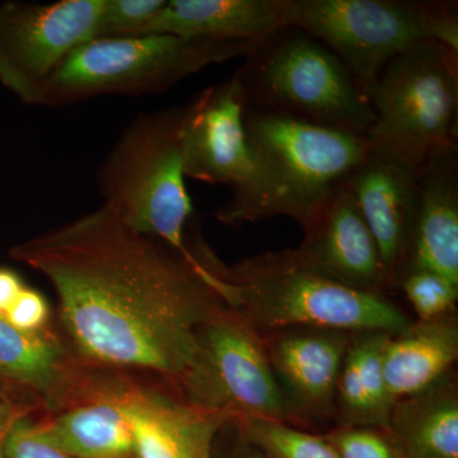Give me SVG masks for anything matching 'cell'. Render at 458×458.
I'll return each instance as SVG.
<instances>
[{"label": "cell", "mask_w": 458, "mask_h": 458, "mask_svg": "<svg viewBox=\"0 0 458 458\" xmlns=\"http://www.w3.org/2000/svg\"><path fill=\"white\" fill-rule=\"evenodd\" d=\"M303 234L295 251L319 273L370 293L386 294L393 288L375 238L344 183Z\"/></svg>", "instance_id": "2e32d148"}, {"label": "cell", "mask_w": 458, "mask_h": 458, "mask_svg": "<svg viewBox=\"0 0 458 458\" xmlns=\"http://www.w3.org/2000/svg\"><path fill=\"white\" fill-rule=\"evenodd\" d=\"M232 75L246 108L366 135L375 113L351 71L327 45L284 26L255 41Z\"/></svg>", "instance_id": "3957f363"}, {"label": "cell", "mask_w": 458, "mask_h": 458, "mask_svg": "<svg viewBox=\"0 0 458 458\" xmlns=\"http://www.w3.org/2000/svg\"><path fill=\"white\" fill-rule=\"evenodd\" d=\"M181 252L138 233L110 209L18 243L13 260L55 289L63 334L90 366L143 372L176 390L204 322L225 304L210 283L200 238Z\"/></svg>", "instance_id": "6da1fadb"}, {"label": "cell", "mask_w": 458, "mask_h": 458, "mask_svg": "<svg viewBox=\"0 0 458 458\" xmlns=\"http://www.w3.org/2000/svg\"><path fill=\"white\" fill-rule=\"evenodd\" d=\"M286 25L342 59L366 95L394 56L424 42L458 51L457 2L286 0Z\"/></svg>", "instance_id": "52a82bcc"}, {"label": "cell", "mask_w": 458, "mask_h": 458, "mask_svg": "<svg viewBox=\"0 0 458 458\" xmlns=\"http://www.w3.org/2000/svg\"><path fill=\"white\" fill-rule=\"evenodd\" d=\"M388 432L403 458H458V386L454 370L397 400Z\"/></svg>", "instance_id": "44dd1931"}, {"label": "cell", "mask_w": 458, "mask_h": 458, "mask_svg": "<svg viewBox=\"0 0 458 458\" xmlns=\"http://www.w3.org/2000/svg\"><path fill=\"white\" fill-rule=\"evenodd\" d=\"M231 432L233 434V443H232L231 451L225 458H270L261 450H259L252 443L247 442L245 438L240 436L236 428L229 423Z\"/></svg>", "instance_id": "f546056e"}, {"label": "cell", "mask_w": 458, "mask_h": 458, "mask_svg": "<svg viewBox=\"0 0 458 458\" xmlns=\"http://www.w3.org/2000/svg\"><path fill=\"white\" fill-rule=\"evenodd\" d=\"M457 358V315L412 322L406 330L388 337L382 363L393 403L441 379L454 370Z\"/></svg>", "instance_id": "ffe728a7"}, {"label": "cell", "mask_w": 458, "mask_h": 458, "mask_svg": "<svg viewBox=\"0 0 458 458\" xmlns=\"http://www.w3.org/2000/svg\"><path fill=\"white\" fill-rule=\"evenodd\" d=\"M352 334L316 327L261 334L276 382L303 429L335 418L337 381Z\"/></svg>", "instance_id": "5bb4252c"}, {"label": "cell", "mask_w": 458, "mask_h": 458, "mask_svg": "<svg viewBox=\"0 0 458 458\" xmlns=\"http://www.w3.org/2000/svg\"><path fill=\"white\" fill-rule=\"evenodd\" d=\"M375 122L366 138L423 165L457 146L458 51L439 42L394 56L366 92Z\"/></svg>", "instance_id": "ba28073f"}, {"label": "cell", "mask_w": 458, "mask_h": 458, "mask_svg": "<svg viewBox=\"0 0 458 458\" xmlns=\"http://www.w3.org/2000/svg\"><path fill=\"white\" fill-rule=\"evenodd\" d=\"M411 304L418 321H434L457 315L458 286L428 270H411L394 280Z\"/></svg>", "instance_id": "cb8c5ba5"}, {"label": "cell", "mask_w": 458, "mask_h": 458, "mask_svg": "<svg viewBox=\"0 0 458 458\" xmlns=\"http://www.w3.org/2000/svg\"><path fill=\"white\" fill-rule=\"evenodd\" d=\"M165 4V0H105L98 38L141 35Z\"/></svg>", "instance_id": "4316f807"}, {"label": "cell", "mask_w": 458, "mask_h": 458, "mask_svg": "<svg viewBox=\"0 0 458 458\" xmlns=\"http://www.w3.org/2000/svg\"><path fill=\"white\" fill-rule=\"evenodd\" d=\"M286 25V0H165L144 33L258 41Z\"/></svg>", "instance_id": "d6986e66"}, {"label": "cell", "mask_w": 458, "mask_h": 458, "mask_svg": "<svg viewBox=\"0 0 458 458\" xmlns=\"http://www.w3.org/2000/svg\"><path fill=\"white\" fill-rule=\"evenodd\" d=\"M339 458H403L388 430L372 427H334L324 434Z\"/></svg>", "instance_id": "484cf974"}, {"label": "cell", "mask_w": 458, "mask_h": 458, "mask_svg": "<svg viewBox=\"0 0 458 458\" xmlns=\"http://www.w3.org/2000/svg\"><path fill=\"white\" fill-rule=\"evenodd\" d=\"M0 458H5L4 452L2 450V443H0Z\"/></svg>", "instance_id": "1f68e13d"}, {"label": "cell", "mask_w": 458, "mask_h": 458, "mask_svg": "<svg viewBox=\"0 0 458 458\" xmlns=\"http://www.w3.org/2000/svg\"><path fill=\"white\" fill-rule=\"evenodd\" d=\"M243 123L260 168L245 225L282 216L303 231L370 147L366 135L251 108Z\"/></svg>", "instance_id": "277c9868"}, {"label": "cell", "mask_w": 458, "mask_h": 458, "mask_svg": "<svg viewBox=\"0 0 458 458\" xmlns=\"http://www.w3.org/2000/svg\"><path fill=\"white\" fill-rule=\"evenodd\" d=\"M245 110L242 92L231 77L185 105L181 129L185 176L231 186L232 198L214 216L232 227L245 225L260 188V168L243 123Z\"/></svg>", "instance_id": "30bf717a"}, {"label": "cell", "mask_w": 458, "mask_h": 458, "mask_svg": "<svg viewBox=\"0 0 458 458\" xmlns=\"http://www.w3.org/2000/svg\"><path fill=\"white\" fill-rule=\"evenodd\" d=\"M391 334L352 333L344 358L335 399V427H372L388 430L394 403L384 376V351Z\"/></svg>", "instance_id": "7402d4cb"}, {"label": "cell", "mask_w": 458, "mask_h": 458, "mask_svg": "<svg viewBox=\"0 0 458 458\" xmlns=\"http://www.w3.org/2000/svg\"><path fill=\"white\" fill-rule=\"evenodd\" d=\"M420 172L421 165L405 156L370 144L343 182L375 238L391 286L408 255L417 221Z\"/></svg>", "instance_id": "4fadbf2b"}, {"label": "cell", "mask_w": 458, "mask_h": 458, "mask_svg": "<svg viewBox=\"0 0 458 458\" xmlns=\"http://www.w3.org/2000/svg\"><path fill=\"white\" fill-rule=\"evenodd\" d=\"M131 377L101 370L89 390L35 419L38 437L73 458H137L125 396Z\"/></svg>", "instance_id": "9a60e30c"}, {"label": "cell", "mask_w": 458, "mask_h": 458, "mask_svg": "<svg viewBox=\"0 0 458 458\" xmlns=\"http://www.w3.org/2000/svg\"><path fill=\"white\" fill-rule=\"evenodd\" d=\"M176 391L231 423L264 418L302 428L276 382L261 334L227 306L199 330L197 351Z\"/></svg>", "instance_id": "9c48e42d"}, {"label": "cell", "mask_w": 458, "mask_h": 458, "mask_svg": "<svg viewBox=\"0 0 458 458\" xmlns=\"http://www.w3.org/2000/svg\"><path fill=\"white\" fill-rule=\"evenodd\" d=\"M4 316L21 330L40 331L50 327L49 304L44 295L26 286Z\"/></svg>", "instance_id": "83f0119b"}, {"label": "cell", "mask_w": 458, "mask_h": 458, "mask_svg": "<svg viewBox=\"0 0 458 458\" xmlns=\"http://www.w3.org/2000/svg\"><path fill=\"white\" fill-rule=\"evenodd\" d=\"M411 270L432 271L458 286L457 146L436 150L421 165L417 221L394 280Z\"/></svg>", "instance_id": "ac0fdd59"}, {"label": "cell", "mask_w": 458, "mask_h": 458, "mask_svg": "<svg viewBox=\"0 0 458 458\" xmlns=\"http://www.w3.org/2000/svg\"><path fill=\"white\" fill-rule=\"evenodd\" d=\"M99 372L55 328L21 330L0 313V381L21 405L55 412L86 393Z\"/></svg>", "instance_id": "7c38bea8"}, {"label": "cell", "mask_w": 458, "mask_h": 458, "mask_svg": "<svg viewBox=\"0 0 458 458\" xmlns=\"http://www.w3.org/2000/svg\"><path fill=\"white\" fill-rule=\"evenodd\" d=\"M105 0L0 4V84L40 105L51 78L78 47L98 38Z\"/></svg>", "instance_id": "8fae6325"}, {"label": "cell", "mask_w": 458, "mask_h": 458, "mask_svg": "<svg viewBox=\"0 0 458 458\" xmlns=\"http://www.w3.org/2000/svg\"><path fill=\"white\" fill-rule=\"evenodd\" d=\"M183 117L185 106H174L132 120L99 165L96 182L102 205L128 227L188 254L194 207L183 172Z\"/></svg>", "instance_id": "5b68a950"}, {"label": "cell", "mask_w": 458, "mask_h": 458, "mask_svg": "<svg viewBox=\"0 0 458 458\" xmlns=\"http://www.w3.org/2000/svg\"><path fill=\"white\" fill-rule=\"evenodd\" d=\"M254 42L168 33L93 38L60 66L38 106L65 107L99 96L162 93L208 66L245 56Z\"/></svg>", "instance_id": "8992f818"}, {"label": "cell", "mask_w": 458, "mask_h": 458, "mask_svg": "<svg viewBox=\"0 0 458 458\" xmlns=\"http://www.w3.org/2000/svg\"><path fill=\"white\" fill-rule=\"evenodd\" d=\"M208 267L225 306L260 334L316 327L394 335L412 324L387 294L358 291L328 278L295 250L261 252L229 267L213 251Z\"/></svg>", "instance_id": "7a4b0ae2"}, {"label": "cell", "mask_w": 458, "mask_h": 458, "mask_svg": "<svg viewBox=\"0 0 458 458\" xmlns=\"http://www.w3.org/2000/svg\"><path fill=\"white\" fill-rule=\"evenodd\" d=\"M126 414L137 458H214L216 438L231 419L188 403L174 388L131 379Z\"/></svg>", "instance_id": "e0dca14e"}, {"label": "cell", "mask_w": 458, "mask_h": 458, "mask_svg": "<svg viewBox=\"0 0 458 458\" xmlns=\"http://www.w3.org/2000/svg\"><path fill=\"white\" fill-rule=\"evenodd\" d=\"M9 403H14V405H21L20 403L16 400V397L13 396V394L9 391L7 386L3 384L0 381V408H3L4 405H9ZM23 406V405H21Z\"/></svg>", "instance_id": "4dcf8cb0"}, {"label": "cell", "mask_w": 458, "mask_h": 458, "mask_svg": "<svg viewBox=\"0 0 458 458\" xmlns=\"http://www.w3.org/2000/svg\"><path fill=\"white\" fill-rule=\"evenodd\" d=\"M25 289L22 280L8 267H0V313L4 315L9 307Z\"/></svg>", "instance_id": "f1b7e54d"}, {"label": "cell", "mask_w": 458, "mask_h": 458, "mask_svg": "<svg viewBox=\"0 0 458 458\" xmlns=\"http://www.w3.org/2000/svg\"><path fill=\"white\" fill-rule=\"evenodd\" d=\"M33 412L13 403L0 408V443L5 458H73L42 441Z\"/></svg>", "instance_id": "d4e9b609"}, {"label": "cell", "mask_w": 458, "mask_h": 458, "mask_svg": "<svg viewBox=\"0 0 458 458\" xmlns=\"http://www.w3.org/2000/svg\"><path fill=\"white\" fill-rule=\"evenodd\" d=\"M231 424L242 438L270 458H339L324 434L273 419L243 418Z\"/></svg>", "instance_id": "603a6c76"}]
</instances>
